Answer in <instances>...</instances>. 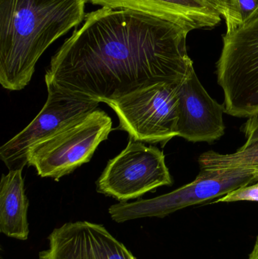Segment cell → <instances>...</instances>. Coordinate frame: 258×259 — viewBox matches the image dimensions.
I'll use <instances>...</instances> for the list:
<instances>
[{
  "mask_svg": "<svg viewBox=\"0 0 258 259\" xmlns=\"http://www.w3.org/2000/svg\"><path fill=\"white\" fill-rule=\"evenodd\" d=\"M255 171L251 168L201 169L189 184L153 199L115 204L109 208V214L118 223L142 218H164L249 185L256 181Z\"/></svg>",
  "mask_w": 258,
  "mask_h": 259,
  "instance_id": "5",
  "label": "cell"
},
{
  "mask_svg": "<svg viewBox=\"0 0 258 259\" xmlns=\"http://www.w3.org/2000/svg\"><path fill=\"white\" fill-rule=\"evenodd\" d=\"M255 177H256V181H257V182H258V170H256Z\"/></svg>",
  "mask_w": 258,
  "mask_h": 259,
  "instance_id": "17",
  "label": "cell"
},
{
  "mask_svg": "<svg viewBox=\"0 0 258 259\" xmlns=\"http://www.w3.org/2000/svg\"><path fill=\"white\" fill-rule=\"evenodd\" d=\"M177 85H151L108 103L119 119L117 129L136 141L162 146L178 137Z\"/></svg>",
  "mask_w": 258,
  "mask_h": 259,
  "instance_id": "6",
  "label": "cell"
},
{
  "mask_svg": "<svg viewBox=\"0 0 258 259\" xmlns=\"http://www.w3.org/2000/svg\"><path fill=\"white\" fill-rule=\"evenodd\" d=\"M217 76L226 113L237 118L258 113V15L226 32Z\"/></svg>",
  "mask_w": 258,
  "mask_h": 259,
  "instance_id": "3",
  "label": "cell"
},
{
  "mask_svg": "<svg viewBox=\"0 0 258 259\" xmlns=\"http://www.w3.org/2000/svg\"><path fill=\"white\" fill-rule=\"evenodd\" d=\"M178 137L188 141L212 143L224 136V106L209 95L192 68L177 85Z\"/></svg>",
  "mask_w": 258,
  "mask_h": 259,
  "instance_id": "10",
  "label": "cell"
},
{
  "mask_svg": "<svg viewBox=\"0 0 258 259\" xmlns=\"http://www.w3.org/2000/svg\"><path fill=\"white\" fill-rule=\"evenodd\" d=\"M239 201L258 202V182L254 185L245 186L230 192L228 194L217 199L215 202H233Z\"/></svg>",
  "mask_w": 258,
  "mask_h": 259,
  "instance_id": "15",
  "label": "cell"
},
{
  "mask_svg": "<svg viewBox=\"0 0 258 259\" xmlns=\"http://www.w3.org/2000/svg\"><path fill=\"white\" fill-rule=\"evenodd\" d=\"M242 131L246 136V143L240 149H249L258 146V113L248 118L242 127Z\"/></svg>",
  "mask_w": 258,
  "mask_h": 259,
  "instance_id": "16",
  "label": "cell"
},
{
  "mask_svg": "<svg viewBox=\"0 0 258 259\" xmlns=\"http://www.w3.org/2000/svg\"><path fill=\"white\" fill-rule=\"evenodd\" d=\"M227 9L224 18L228 31L258 15V0H227Z\"/></svg>",
  "mask_w": 258,
  "mask_h": 259,
  "instance_id": "14",
  "label": "cell"
},
{
  "mask_svg": "<svg viewBox=\"0 0 258 259\" xmlns=\"http://www.w3.org/2000/svg\"><path fill=\"white\" fill-rule=\"evenodd\" d=\"M39 259H136L104 227L88 222L66 223L48 236Z\"/></svg>",
  "mask_w": 258,
  "mask_h": 259,
  "instance_id": "9",
  "label": "cell"
},
{
  "mask_svg": "<svg viewBox=\"0 0 258 259\" xmlns=\"http://www.w3.org/2000/svg\"><path fill=\"white\" fill-rule=\"evenodd\" d=\"M22 168L2 175L0 183V231L7 237L26 240L29 235L28 199Z\"/></svg>",
  "mask_w": 258,
  "mask_h": 259,
  "instance_id": "12",
  "label": "cell"
},
{
  "mask_svg": "<svg viewBox=\"0 0 258 259\" xmlns=\"http://www.w3.org/2000/svg\"><path fill=\"white\" fill-rule=\"evenodd\" d=\"M188 33L160 17L100 8L53 56L45 84L106 104L151 85L178 84L194 68Z\"/></svg>",
  "mask_w": 258,
  "mask_h": 259,
  "instance_id": "1",
  "label": "cell"
},
{
  "mask_svg": "<svg viewBox=\"0 0 258 259\" xmlns=\"http://www.w3.org/2000/svg\"><path fill=\"white\" fill-rule=\"evenodd\" d=\"M101 7L129 9L169 20L189 33L218 25L227 13V0H86Z\"/></svg>",
  "mask_w": 258,
  "mask_h": 259,
  "instance_id": "11",
  "label": "cell"
},
{
  "mask_svg": "<svg viewBox=\"0 0 258 259\" xmlns=\"http://www.w3.org/2000/svg\"><path fill=\"white\" fill-rule=\"evenodd\" d=\"M201 169L251 168L258 170V146L240 149L233 154L209 151L198 159Z\"/></svg>",
  "mask_w": 258,
  "mask_h": 259,
  "instance_id": "13",
  "label": "cell"
},
{
  "mask_svg": "<svg viewBox=\"0 0 258 259\" xmlns=\"http://www.w3.org/2000/svg\"><path fill=\"white\" fill-rule=\"evenodd\" d=\"M172 184L163 152L156 146H146L130 138L127 147L109 160L97 181L96 190L126 202Z\"/></svg>",
  "mask_w": 258,
  "mask_h": 259,
  "instance_id": "7",
  "label": "cell"
},
{
  "mask_svg": "<svg viewBox=\"0 0 258 259\" xmlns=\"http://www.w3.org/2000/svg\"><path fill=\"white\" fill-rule=\"evenodd\" d=\"M112 131V118L96 109L33 146L27 164L42 178L59 181L89 162Z\"/></svg>",
  "mask_w": 258,
  "mask_h": 259,
  "instance_id": "4",
  "label": "cell"
},
{
  "mask_svg": "<svg viewBox=\"0 0 258 259\" xmlns=\"http://www.w3.org/2000/svg\"><path fill=\"white\" fill-rule=\"evenodd\" d=\"M86 0H0V83L24 89L45 50L86 18Z\"/></svg>",
  "mask_w": 258,
  "mask_h": 259,
  "instance_id": "2",
  "label": "cell"
},
{
  "mask_svg": "<svg viewBox=\"0 0 258 259\" xmlns=\"http://www.w3.org/2000/svg\"><path fill=\"white\" fill-rule=\"evenodd\" d=\"M46 87L48 97L37 116L0 148V158L9 170L24 168L33 146L98 109V102L65 94L49 84Z\"/></svg>",
  "mask_w": 258,
  "mask_h": 259,
  "instance_id": "8",
  "label": "cell"
}]
</instances>
